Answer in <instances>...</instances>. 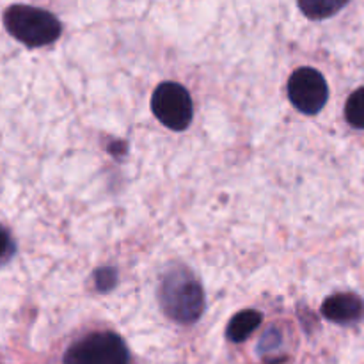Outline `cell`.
<instances>
[{"mask_svg":"<svg viewBox=\"0 0 364 364\" xmlns=\"http://www.w3.org/2000/svg\"><path fill=\"white\" fill-rule=\"evenodd\" d=\"M288 98L302 114L315 116L326 107L329 98L326 78L315 68H299L288 80Z\"/></svg>","mask_w":364,"mask_h":364,"instance_id":"5","label":"cell"},{"mask_svg":"<svg viewBox=\"0 0 364 364\" xmlns=\"http://www.w3.org/2000/svg\"><path fill=\"white\" fill-rule=\"evenodd\" d=\"M13 252V240L4 228H0V259L7 258Z\"/></svg>","mask_w":364,"mask_h":364,"instance_id":"10","label":"cell"},{"mask_svg":"<svg viewBox=\"0 0 364 364\" xmlns=\"http://www.w3.org/2000/svg\"><path fill=\"white\" fill-rule=\"evenodd\" d=\"M262 320V313L252 311V309H245V311L237 313V315L230 320V326H228V340L233 341V343L245 341L256 329H258Z\"/></svg>","mask_w":364,"mask_h":364,"instance_id":"7","label":"cell"},{"mask_svg":"<svg viewBox=\"0 0 364 364\" xmlns=\"http://www.w3.org/2000/svg\"><path fill=\"white\" fill-rule=\"evenodd\" d=\"M4 25L7 32L31 48L50 45L60 36V21L52 13L39 7L14 4L4 13Z\"/></svg>","mask_w":364,"mask_h":364,"instance_id":"2","label":"cell"},{"mask_svg":"<svg viewBox=\"0 0 364 364\" xmlns=\"http://www.w3.org/2000/svg\"><path fill=\"white\" fill-rule=\"evenodd\" d=\"M299 7L309 20H326L340 13L350 0H297Z\"/></svg>","mask_w":364,"mask_h":364,"instance_id":"8","label":"cell"},{"mask_svg":"<svg viewBox=\"0 0 364 364\" xmlns=\"http://www.w3.org/2000/svg\"><path fill=\"white\" fill-rule=\"evenodd\" d=\"M151 110L164 127L181 132L191 124L194 105L187 89L178 82H162L151 98Z\"/></svg>","mask_w":364,"mask_h":364,"instance_id":"4","label":"cell"},{"mask_svg":"<svg viewBox=\"0 0 364 364\" xmlns=\"http://www.w3.org/2000/svg\"><path fill=\"white\" fill-rule=\"evenodd\" d=\"M109 284V288L112 287L114 284V272L112 270H109V269H102V270H98V272H96V284H98V288L100 290H103V284Z\"/></svg>","mask_w":364,"mask_h":364,"instance_id":"11","label":"cell"},{"mask_svg":"<svg viewBox=\"0 0 364 364\" xmlns=\"http://www.w3.org/2000/svg\"><path fill=\"white\" fill-rule=\"evenodd\" d=\"M345 117L348 124L359 130H364V87H359L350 95L345 105Z\"/></svg>","mask_w":364,"mask_h":364,"instance_id":"9","label":"cell"},{"mask_svg":"<svg viewBox=\"0 0 364 364\" xmlns=\"http://www.w3.org/2000/svg\"><path fill=\"white\" fill-rule=\"evenodd\" d=\"M64 364H130V354L117 334L92 333L68 348Z\"/></svg>","mask_w":364,"mask_h":364,"instance_id":"3","label":"cell"},{"mask_svg":"<svg viewBox=\"0 0 364 364\" xmlns=\"http://www.w3.org/2000/svg\"><path fill=\"white\" fill-rule=\"evenodd\" d=\"M159 301L164 313L178 323H194L205 311V291L185 269L166 274L160 284Z\"/></svg>","mask_w":364,"mask_h":364,"instance_id":"1","label":"cell"},{"mask_svg":"<svg viewBox=\"0 0 364 364\" xmlns=\"http://www.w3.org/2000/svg\"><path fill=\"white\" fill-rule=\"evenodd\" d=\"M322 315L340 326L355 323L364 316V301L354 294H336L323 302Z\"/></svg>","mask_w":364,"mask_h":364,"instance_id":"6","label":"cell"}]
</instances>
